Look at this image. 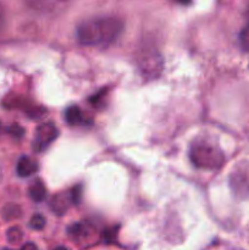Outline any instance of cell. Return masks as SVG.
Here are the masks:
<instances>
[{
    "label": "cell",
    "instance_id": "obj_9",
    "mask_svg": "<svg viewBox=\"0 0 249 250\" xmlns=\"http://www.w3.org/2000/svg\"><path fill=\"white\" fill-rule=\"evenodd\" d=\"M65 121L67 122L71 126H76V125H80L84 122V116H83L82 110L78 106L73 105L70 106L65 112Z\"/></svg>",
    "mask_w": 249,
    "mask_h": 250
},
{
    "label": "cell",
    "instance_id": "obj_13",
    "mask_svg": "<svg viewBox=\"0 0 249 250\" xmlns=\"http://www.w3.org/2000/svg\"><path fill=\"white\" fill-rule=\"evenodd\" d=\"M4 216L7 220L16 219L20 216V208L16 205H7L4 209Z\"/></svg>",
    "mask_w": 249,
    "mask_h": 250
},
{
    "label": "cell",
    "instance_id": "obj_7",
    "mask_svg": "<svg viewBox=\"0 0 249 250\" xmlns=\"http://www.w3.org/2000/svg\"><path fill=\"white\" fill-rule=\"evenodd\" d=\"M16 171L20 177H28V176L34 175L38 171V164L28 156H22L17 163Z\"/></svg>",
    "mask_w": 249,
    "mask_h": 250
},
{
    "label": "cell",
    "instance_id": "obj_2",
    "mask_svg": "<svg viewBox=\"0 0 249 250\" xmlns=\"http://www.w3.org/2000/svg\"><path fill=\"white\" fill-rule=\"evenodd\" d=\"M189 158L195 167L203 170H216L221 167L225 161L221 149L207 142L193 144L189 150Z\"/></svg>",
    "mask_w": 249,
    "mask_h": 250
},
{
    "label": "cell",
    "instance_id": "obj_20",
    "mask_svg": "<svg viewBox=\"0 0 249 250\" xmlns=\"http://www.w3.org/2000/svg\"><path fill=\"white\" fill-rule=\"evenodd\" d=\"M4 250H9V249H4Z\"/></svg>",
    "mask_w": 249,
    "mask_h": 250
},
{
    "label": "cell",
    "instance_id": "obj_17",
    "mask_svg": "<svg viewBox=\"0 0 249 250\" xmlns=\"http://www.w3.org/2000/svg\"><path fill=\"white\" fill-rule=\"evenodd\" d=\"M20 250H38V248H37L36 244L31 243V242H29V243L23 244V246L21 247V249H20Z\"/></svg>",
    "mask_w": 249,
    "mask_h": 250
},
{
    "label": "cell",
    "instance_id": "obj_19",
    "mask_svg": "<svg viewBox=\"0 0 249 250\" xmlns=\"http://www.w3.org/2000/svg\"><path fill=\"white\" fill-rule=\"evenodd\" d=\"M248 17H249V9H248Z\"/></svg>",
    "mask_w": 249,
    "mask_h": 250
},
{
    "label": "cell",
    "instance_id": "obj_15",
    "mask_svg": "<svg viewBox=\"0 0 249 250\" xmlns=\"http://www.w3.org/2000/svg\"><path fill=\"white\" fill-rule=\"evenodd\" d=\"M9 132L14 137H19L20 138V137H22V134H23V128H22L21 126H19V125H12V126L10 127Z\"/></svg>",
    "mask_w": 249,
    "mask_h": 250
},
{
    "label": "cell",
    "instance_id": "obj_11",
    "mask_svg": "<svg viewBox=\"0 0 249 250\" xmlns=\"http://www.w3.org/2000/svg\"><path fill=\"white\" fill-rule=\"evenodd\" d=\"M29 226H31L33 229H37V231L43 229L44 226H45V219H44V216H42V215L39 214L33 215L31 221H29Z\"/></svg>",
    "mask_w": 249,
    "mask_h": 250
},
{
    "label": "cell",
    "instance_id": "obj_6",
    "mask_svg": "<svg viewBox=\"0 0 249 250\" xmlns=\"http://www.w3.org/2000/svg\"><path fill=\"white\" fill-rule=\"evenodd\" d=\"M71 204H73L71 192L60 193V194H56L55 197L50 200V209L55 215H63L67 211Z\"/></svg>",
    "mask_w": 249,
    "mask_h": 250
},
{
    "label": "cell",
    "instance_id": "obj_18",
    "mask_svg": "<svg viewBox=\"0 0 249 250\" xmlns=\"http://www.w3.org/2000/svg\"><path fill=\"white\" fill-rule=\"evenodd\" d=\"M54 250H68V249L63 248V247H59V248H56V249H54Z\"/></svg>",
    "mask_w": 249,
    "mask_h": 250
},
{
    "label": "cell",
    "instance_id": "obj_4",
    "mask_svg": "<svg viewBox=\"0 0 249 250\" xmlns=\"http://www.w3.org/2000/svg\"><path fill=\"white\" fill-rule=\"evenodd\" d=\"M59 131L53 122H46L42 124L37 128L36 137L33 141V150L36 153H42L49 146V144L53 143L58 138Z\"/></svg>",
    "mask_w": 249,
    "mask_h": 250
},
{
    "label": "cell",
    "instance_id": "obj_16",
    "mask_svg": "<svg viewBox=\"0 0 249 250\" xmlns=\"http://www.w3.org/2000/svg\"><path fill=\"white\" fill-rule=\"evenodd\" d=\"M4 27H5L4 11H2V9H1V7H0V36H1L2 31H4Z\"/></svg>",
    "mask_w": 249,
    "mask_h": 250
},
{
    "label": "cell",
    "instance_id": "obj_5",
    "mask_svg": "<svg viewBox=\"0 0 249 250\" xmlns=\"http://www.w3.org/2000/svg\"><path fill=\"white\" fill-rule=\"evenodd\" d=\"M229 185L237 195L242 198L249 197V164L236 167L229 177Z\"/></svg>",
    "mask_w": 249,
    "mask_h": 250
},
{
    "label": "cell",
    "instance_id": "obj_1",
    "mask_svg": "<svg viewBox=\"0 0 249 250\" xmlns=\"http://www.w3.org/2000/svg\"><path fill=\"white\" fill-rule=\"evenodd\" d=\"M124 31V22L117 17H97L77 27V41L87 46H106Z\"/></svg>",
    "mask_w": 249,
    "mask_h": 250
},
{
    "label": "cell",
    "instance_id": "obj_10",
    "mask_svg": "<svg viewBox=\"0 0 249 250\" xmlns=\"http://www.w3.org/2000/svg\"><path fill=\"white\" fill-rule=\"evenodd\" d=\"M22 231L19 227H11V229H7L6 232V238L7 241L11 244H17L22 239Z\"/></svg>",
    "mask_w": 249,
    "mask_h": 250
},
{
    "label": "cell",
    "instance_id": "obj_14",
    "mask_svg": "<svg viewBox=\"0 0 249 250\" xmlns=\"http://www.w3.org/2000/svg\"><path fill=\"white\" fill-rule=\"evenodd\" d=\"M81 194H82V187L77 186V187L73 188L72 192H71V197H72L73 204H78V203H80Z\"/></svg>",
    "mask_w": 249,
    "mask_h": 250
},
{
    "label": "cell",
    "instance_id": "obj_8",
    "mask_svg": "<svg viewBox=\"0 0 249 250\" xmlns=\"http://www.w3.org/2000/svg\"><path fill=\"white\" fill-rule=\"evenodd\" d=\"M28 194L31 199L36 203H41L46 197V188L43 181L36 180L28 188Z\"/></svg>",
    "mask_w": 249,
    "mask_h": 250
},
{
    "label": "cell",
    "instance_id": "obj_12",
    "mask_svg": "<svg viewBox=\"0 0 249 250\" xmlns=\"http://www.w3.org/2000/svg\"><path fill=\"white\" fill-rule=\"evenodd\" d=\"M239 42L244 50L249 51V24H247L243 29H242L241 34H239Z\"/></svg>",
    "mask_w": 249,
    "mask_h": 250
},
{
    "label": "cell",
    "instance_id": "obj_3",
    "mask_svg": "<svg viewBox=\"0 0 249 250\" xmlns=\"http://www.w3.org/2000/svg\"><path fill=\"white\" fill-rule=\"evenodd\" d=\"M137 63L142 75L148 78H156L163 71L161 54L153 46H143L137 54Z\"/></svg>",
    "mask_w": 249,
    "mask_h": 250
}]
</instances>
